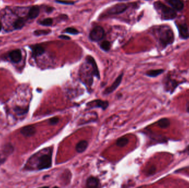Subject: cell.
Segmentation results:
<instances>
[{
	"instance_id": "6da1fadb",
	"label": "cell",
	"mask_w": 189,
	"mask_h": 188,
	"mask_svg": "<svg viewBox=\"0 0 189 188\" xmlns=\"http://www.w3.org/2000/svg\"><path fill=\"white\" fill-rule=\"evenodd\" d=\"M154 6L156 10L160 13L163 19L165 20L174 19L176 16V13L173 9L166 6L160 2L155 3Z\"/></svg>"
},
{
	"instance_id": "7a4b0ae2",
	"label": "cell",
	"mask_w": 189,
	"mask_h": 188,
	"mask_svg": "<svg viewBox=\"0 0 189 188\" xmlns=\"http://www.w3.org/2000/svg\"><path fill=\"white\" fill-rule=\"evenodd\" d=\"M52 165V152L49 154H44L41 156L38 159L37 168L38 170L48 169Z\"/></svg>"
},
{
	"instance_id": "3957f363",
	"label": "cell",
	"mask_w": 189,
	"mask_h": 188,
	"mask_svg": "<svg viewBox=\"0 0 189 188\" xmlns=\"http://www.w3.org/2000/svg\"><path fill=\"white\" fill-rule=\"evenodd\" d=\"M174 34L173 31L169 28H163L161 31L159 40L163 45H167L171 44L174 41Z\"/></svg>"
},
{
	"instance_id": "277c9868",
	"label": "cell",
	"mask_w": 189,
	"mask_h": 188,
	"mask_svg": "<svg viewBox=\"0 0 189 188\" xmlns=\"http://www.w3.org/2000/svg\"><path fill=\"white\" fill-rule=\"evenodd\" d=\"M104 31L103 28L100 26H97L91 31L90 38L93 42H99L104 38Z\"/></svg>"
},
{
	"instance_id": "5b68a950",
	"label": "cell",
	"mask_w": 189,
	"mask_h": 188,
	"mask_svg": "<svg viewBox=\"0 0 189 188\" xmlns=\"http://www.w3.org/2000/svg\"><path fill=\"white\" fill-rule=\"evenodd\" d=\"M109 105L108 101H104L101 99L93 100L91 102H90L86 104L87 110L92 109L93 108H101L103 110H106Z\"/></svg>"
},
{
	"instance_id": "8992f818",
	"label": "cell",
	"mask_w": 189,
	"mask_h": 188,
	"mask_svg": "<svg viewBox=\"0 0 189 188\" xmlns=\"http://www.w3.org/2000/svg\"><path fill=\"white\" fill-rule=\"evenodd\" d=\"M124 77V73H122L120 74V75L117 77V78L115 80V81L113 82L111 86H110L109 87H107V89H105L103 92V94L104 96H107L111 93L113 92L118 87L120 84L121 83V82L122 81Z\"/></svg>"
},
{
	"instance_id": "52a82bcc",
	"label": "cell",
	"mask_w": 189,
	"mask_h": 188,
	"mask_svg": "<svg viewBox=\"0 0 189 188\" xmlns=\"http://www.w3.org/2000/svg\"><path fill=\"white\" fill-rule=\"evenodd\" d=\"M127 8V6L124 4H118L110 9L108 13L111 15H118L125 11Z\"/></svg>"
},
{
	"instance_id": "ba28073f",
	"label": "cell",
	"mask_w": 189,
	"mask_h": 188,
	"mask_svg": "<svg viewBox=\"0 0 189 188\" xmlns=\"http://www.w3.org/2000/svg\"><path fill=\"white\" fill-rule=\"evenodd\" d=\"M21 133L24 136L31 137L36 133V129L33 126L28 125L23 127L21 130Z\"/></svg>"
},
{
	"instance_id": "9c48e42d",
	"label": "cell",
	"mask_w": 189,
	"mask_h": 188,
	"mask_svg": "<svg viewBox=\"0 0 189 188\" xmlns=\"http://www.w3.org/2000/svg\"><path fill=\"white\" fill-rule=\"evenodd\" d=\"M86 60L88 63L90 64H91L92 67H93V75L96 77L98 79H100V73H99V71L98 69V67L97 66L95 60H94V59L92 57L89 56L87 57Z\"/></svg>"
},
{
	"instance_id": "30bf717a",
	"label": "cell",
	"mask_w": 189,
	"mask_h": 188,
	"mask_svg": "<svg viewBox=\"0 0 189 188\" xmlns=\"http://www.w3.org/2000/svg\"><path fill=\"white\" fill-rule=\"evenodd\" d=\"M178 28L179 35L182 38L184 39L189 38V30H188V28L186 24L178 25Z\"/></svg>"
},
{
	"instance_id": "8fae6325",
	"label": "cell",
	"mask_w": 189,
	"mask_h": 188,
	"mask_svg": "<svg viewBox=\"0 0 189 188\" xmlns=\"http://www.w3.org/2000/svg\"><path fill=\"white\" fill-rule=\"evenodd\" d=\"M166 2L176 11H181L184 8V3L182 0H166Z\"/></svg>"
},
{
	"instance_id": "7c38bea8",
	"label": "cell",
	"mask_w": 189,
	"mask_h": 188,
	"mask_svg": "<svg viewBox=\"0 0 189 188\" xmlns=\"http://www.w3.org/2000/svg\"><path fill=\"white\" fill-rule=\"evenodd\" d=\"M10 58L12 61L14 63L19 62L22 59V54L20 50H13L10 53Z\"/></svg>"
},
{
	"instance_id": "4fadbf2b",
	"label": "cell",
	"mask_w": 189,
	"mask_h": 188,
	"mask_svg": "<svg viewBox=\"0 0 189 188\" xmlns=\"http://www.w3.org/2000/svg\"><path fill=\"white\" fill-rule=\"evenodd\" d=\"M99 180L96 177H94L88 178L86 183V186L88 188H98L99 187Z\"/></svg>"
},
{
	"instance_id": "5bb4252c",
	"label": "cell",
	"mask_w": 189,
	"mask_h": 188,
	"mask_svg": "<svg viewBox=\"0 0 189 188\" xmlns=\"http://www.w3.org/2000/svg\"><path fill=\"white\" fill-rule=\"evenodd\" d=\"M89 146V143L86 140H81L77 143L75 147L77 153L82 154L87 149Z\"/></svg>"
},
{
	"instance_id": "9a60e30c",
	"label": "cell",
	"mask_w": 189,
	"mask_h": 188,
	"mask_svg": "<svg viewBox=\"0 0 189 188\" xmlns=\"http://www.w3.org/2000/svg\"><path fill=\"white\" fill-rule=\"evenodd\" d=\"M40 12L39 8L38 6H33L31 8L29 13H28V17L31 19H34L37 18L39 15Z\"/></svg>"
},
{
	"instance_id": "2e32d148",
	"label": "cell",
	"mask_w": 189,
	"mask_h": 188,
	"mask_svg": "<svg viewBox=\"0 0 189 188\" xmlns=\"http://www.w3.org/2000/svg\"><path fill=\"white\" fill-rule=\"evenodd\" d=\"M45 50L44 48L40 46H35L32 48V53L35 57L40 56L44 53Z\"/></svg>"
},
{
	"instance_id": "e0dca14e",
	"label": "cell",
	"mask_w": 189,
	"mask_h": 188,
	"mask_svg": "<svg viewBox=\"0 0 189 188\" xmlns=\"http://www.w3.org/2000/svg\"><path fill=\"white\" fill-rule=\"evenodd\" d=\"M158 125L159 127L162 129H166L170 126V121L167 118H162L158 121Z\"/></svg>"
},
{
	"instance_id": "ac0fdd59",
	"label": "cell",
	"mask_w": 189,
	"mask_h": 188,
	"mask_svg": "<svg viewBox=\"0 0 189 188\" xmlns=\"http://www.w3.org/2000/svg\"><path fill=\"white\" fill-rule=\"evenodd\" d=\"M163 72H164V69H153L148 71L146 73V75L149 77H155L161 75Z\"/></svg>"
},
{
	"instance_id": "d6986e66",
	"label": "cell",
	"mask_w": 189,
	"mask_h": 188,
	"mask_svg": "<svg viewBox=\"0 0 189 188\" xmlns=\"http://www.w3.org/2000/svg\"><path fill=\"white\" fill-rule=\"evenodd\" d=\"M129 143L128 138L126 137H122L119 138L116 142V145L120 147H124L126 145H127Z\"/></svg>"
},
{
	"instance_id": "ffe728a7",
	"label": "cell",
	"mask_w": 189,
	"mask_h": 188,
	"mask_svg": "<svg viewBox=\"0 0 189 188\" xmlns=\"http://www.w3.org/2000/svg\"><path fill=\"white\" fill-rule=\"evenodd\" d=\"M24 26V20L22 18H19L16 20L14 23V27L16 29H21L23 28Z\"/></svg>"
},
{
	"instance_id": "44dd1931",
	"label": "cell",
	"mask_w": 189,
	"mask_h": 188,
	"mask_svg": "<svg viewBox=\"0 0 189 188\" xmlns=\"http://www.w3.org/2000/svg\"><path fill=\"white\" fill-rule=\"evenodd\" d=\"M101 48L102 50L107 51L110 49L111 48V44L108 41H104V42H102L101 44Z\"/></svg>"
},
{
	"instance_id": "7402d4cb",
	"label": "cell",
	"mask_w": 189,
	"mask_h": 188,
	"mask_svg": "<svg viewBox=\"0 0 189 188\" xmlns=\"http://www.w3.org/2000/svg\"><path fill=\"white\" fill-rule=\"evenodd\" d=\"M40 24L44 26H50L53 24V19L50 18H46L43 20L42 21L40 22Z\"/></svg>"
},
{
	"instance_id": "603a6c76",
	"label": "cell",
	"mask_w": 189,
	"mask_h": 188,
	"mask_svg": "<svg viewBox=\"0 0 189 188\" xmlns=\"http://www.w3.org/2000/svg\"><path fill=\"white\" fill-rule=\"evenodd\" d=\"M14 110L19 115H23L27 112L26 109H23L22 108L19 107H16Z\"/></svg>"
},
{
	"instance_id": "cb8c5ba5",
	"label": "cell",
	"mask_w": 189,
	"mask_h": 188,
	"mask_svg": "<svg viewBox=\"0 0 189 188\" xmlns=\"http://www.w3.org/2000/svg\"><path fill=\"white\" fill-rule=\"evenodd\" d=\"M65 33H69L70 34L76 35L79 33V31L74 28H68L64 31Z\"/></svg>"
},
{
	"instance_id": "d4e9b609",
	"label": "cell",
	"mask_w": 189,
	"mask_h": 188,
	"mask_svg": "<svg viewBox=\"0 0 189 188\" xmlns=\"http://www.w3.org/2000/svg\"><path fill=\"white\" fill-rule=\"evenodd\" d=\"M49 33H50V31H46V30H37V31H35L34 32L35 35L37 36L48 34Z\"/></svg>"
},
{
	"instance_id": "484cf974",
	"label": "cell",
	"mask_w": 189,
	"mask_h": 188,
	"mask_svg": "<svg viewBox=\"0 0 189 188\" xmlns=\"http://www.w3.org/2000/svg\"><path fill=\"white\" fill-rule=\"evenodd\" d=\"M57 3L68 5H72L74 4V2L71 0H56L55 1Z\"/></svg>"
},
{
	"instance_id": "4316f807",
	"label": "cell",
	"mask_w": 189,
	"mask_h": 188,
	"mask_svg": "<svg viewBox=\"0 0 189 188\" xmlns=\"http://www.w3.org/2000/svg\"><path fill=\"white\" fill-rule=\"evenodd\" d=\"M59 121V118L58 117H53L52 118L49 119V123L51 125H57Z\"/></svg>"
},
{
	"instance_id": "83f0119b",
	"label": "cell",
	"mask_w": 189,
	"mask_h": 188,
	"mask_svg": "<svg viewBox=\"0 0 189 188\" xmlns=\"http://www.w3.org/2000/svg\"><path fill=\"white\" fill-rule=\"evenodd\" d=\"M155 171H156V168L154 166H152L151 168L149 169L148 174V175H152L155 172Z\"/></svg>"
},
{
	"instance_id": "f1b7e54d",
	"label": "cell",
	"mask_w": 189,
	"mask_h": 188,
	"mask_svg": "<svg viewBox=\"0 0 189 188\" xmlns=\"http://www.w3.org/2000/svg\"><path fill=\"white\" fill-rule=\"evenodd\" d=\"M59 38L62 39H65V40H70V39L69 37L66 36V35H61L59 36Z\"/></svg>"
},
{
	"instance_id": "f546056e",
	"label": "cell",
	"mask_w": 189,
	"mask_h": 188,
	"mask_svg": "<svg viewBox=\"0 0 189 188\" xmlns=\"http://www.w3.org/2000/svg\"><path fill=\"white\" fill-rule=\"evenodd\" d=\"M53 11V8L48 7L46 8V12L48 13H50Z\"/></svg>"
},
{
	"instance_id": "4dcf8cb0",
	"label": "cell",
	"mask_w": 189,
	"mask_h": 188,
	"mask_svg": "<svg viewBox=\"0 0 189 188\" xmlns=\"http://www.w3.org/2000/svg\"><path fill=\"white\" fill-rule=\"evenodd\" d=\"M186 111L188 113H189V102H188V103L186 104Z\"/></svg>"
},
{
	"instance_id": "1f68e13d",
	"label": "cell",
	"mask_w": 189,
	"mask_h": 188,
	"mask_svg": "<svg viewBox=\"0 0 189 188\" xmlns=\"http://www.w3.org/2000/svg\"><path fill=\"white\" fill-rule=\"evenodd\" d=\"M4 161V158L2 157L0 155V165H1Z\"/></svg>"
},
{
	"instance_id": "d6a6232c",
	"label": "cell",
	"mask_w": 189,
	"mask_h": 188,
	"mask_svg": "<svg viewBox=\"0 0 189 188\" xmlns=\"http://www.w3.org/2000/svg\"><path fill=\"white\" fill-rule=\"evenodd\" d=\"M185 151L186 152H189V146L186 148Z\"/></svg>"
},
{
	"instance_id": "836d02e7",
	"label": "cell",
	"mask_w": 189,
	"mask_h": 188,
	"mask_svg": "<svg viewBox=\"0 0 189 188\" xmlns=\"http://www.w3.org/2000/svg\"><path fill=\"white\" fill-rule=\"evenodd\" d=\"M2 29V24L0 23V31H1Z\"/></svg>"
},
{
	"instance_id": "e575fe53",
	"label": "cell",
	"mask_w": 189,
	"mask_h": 188,
	"mask_svg": "<svg viewBox=\"0 0 189 188\" xmlns=\"http://www.w3.org/2000/svg\"><path fill=\"white\" fill-rule=\"evenodd\" d=\"M118 1H126V0H118Z\"/></svg>"
}]
</instances>
